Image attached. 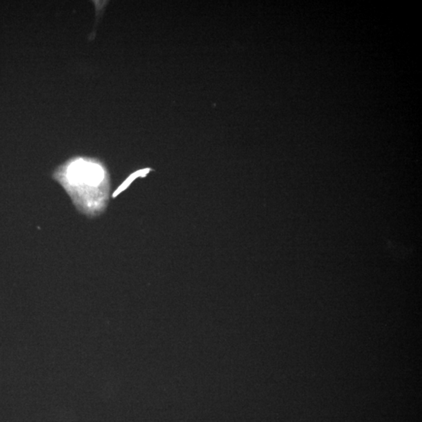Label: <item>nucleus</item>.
<instances>
[{
  "instance_id": "1",
  "label": "nucleus",
  "mask_w": 422,
  "mask_h": 422,
  "mask_svg": "<svg viewBox=\"0 0 422 422\" xmlns=\"http://www.w3.org/2000/svg\"><path fill=\"white\" fill-rule=\"evenodd\" d=\"M53 177L79 212L88 217H96L105 210L110 183L107 170L98 159L73 158L58 168Z\"/></svg>"
},
{
  "instance_id": "2",
  "label": "nucleus",
  "mask_w": 422,
  "mask_h": 422,
  "mask_svg": "<svg viewBox=\"0 0 422 422\" xmlns=\"http://www.w3.org/2000/svg\"><path fill=\"white\" fill-rule=\"evenodd\" d=\"M149 169L144 170V171H139V172H136V173L133 174L130 178H127V181L124 182L123 185H121V186L117 190V192H115V193L114 194V197H115L116 196L118 195L120 192H122L123 190L125 189L127 186H128L129 184H131V182H133V180L136 179L137 177L139 176H143V175H146L149 172Z\"/></svg>"
}]
</instances>
